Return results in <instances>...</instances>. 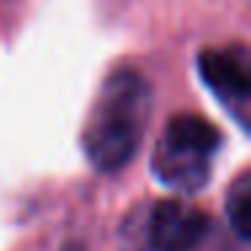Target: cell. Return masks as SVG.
<instances>
[{"instance_id":"obj_1","label":"cell","mask_w":251,"mask_h":251,"mask_svg":"<svg viewBox=\"0 0 251 251\" xmlns=\"http://www.w3.org/2000/svg\"><path fill=\"white\" fill-rule=\"evenodd\" d=\"M151 116V89L138 71L119 68L103 81L84 125L81 146L100 173L127 168L141 149Z\"/></svg>"},{"instance_id":"obj_4","label":"cell","mask_w":251,"mask_h":251,"mask_svg":"<svg viewBox=\"0 0 251 251\" xmlns=\"http://www.w3.org/2000/svg\"><path fill=\"white\" fill-rule=\"evenodd\" d=\"M208 232V216L181 200H162L149 219V243L154 251H195Z\"/></svg>"},{"instance_id":"obj_5","label":"cell","mask_w":251,"mask_h":251,"mask_svg":"<svg viewBox=\"0 0 251 251\" xmlns=\"http://www.w3.org/2000/svg\"><path fill=\"white\" fill-rule=\"evenodd\" d=\"M227 219L240 240L251 238V178L240 173L227 192Z\"/></svg>"},{"instance_id":"obj_3","label":"cell","mask_w":251,"mask_h":251,"mask_svg":"<svg viewBox=\"0 0 251 251\" xmlns=\"http://www.w3.org/2000/svg\"><path fill=\"white\" fill-rule=\"evenodd\" d=\"M202 81L211 87V92L222 100L224 105L238 114L240 125H249L246 111L251 103V71H249V54L246 49L235 46V49H208L197 57Z\"/></svg>"},{"instance_id":"obj_2","label":"cell","mask_w":251,"mask_h":251,"mask_svg":"<svg viewBox=\"0 0 251 251\" xmlns=\"http://www.w3.org/2000/svg\"><path fill=\"white\" fill-rule=\"evenodd\" d=\"M222 135L202 116H173L151 154V170L159 184L176 192H197L211 178V162Z\"/></svg>"}]
</instances>
